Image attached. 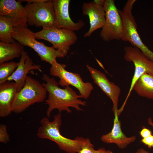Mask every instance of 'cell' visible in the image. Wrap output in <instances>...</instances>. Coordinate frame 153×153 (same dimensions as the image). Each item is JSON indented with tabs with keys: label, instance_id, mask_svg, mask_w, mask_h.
I'll return each instance as SVG.
<instances>
[{
	"label": "cell",
	"instance_id": "83f0119b",
	"mask_svg": "<svg viewBox=\"0 0 153 153\" xmlns=\"http://www.w3.org/2000/svg\"><path fill=\"white\" fill-rule=\"evenodd\" d=\"M94 2L98 5L103 6L105 0H94Z\"/></svg>",
	"mask_w": 153,
	"mask_h": 153
},
{
	"label": "cell",
	"instance_id": "30bf717a",
	"mask_svg": "<svg viewBox=\"0 0 153 153\" xmlns=\"http://www.w3.org/2000/svg\"><path fill=\"white\" fill-rule=\"evenodd\" d=\"M124 58L127 61L132 62L135 66V71L130 86L126 100L124 106L133 87L139 78L143 74L147 73L153 75V63L148 59L138 48L132 46H127L124 48Z\"/></svg>",
	"mask_w": 153,
	"mask_h": 153
},
{
	"label": "cell",
	"instance_id": "9c48e42d",
	"mask_svg": "<svg viewBox=\"0 0 153 153\" xmlns=\"http://www.w3.org/2000/svg\"><path fill=\"white\" fill-rule=\"evenodd\" d=\"M66 65L55 61L50 69V74L52 76L58 77L59 84L63 87L70 85L76 88L82 98L87 99L94 89L91 83L84 82L78 73L70 72L65 69Z\"/></svg>",
	"mask_w": 153,
	"mask_h": 153
},
{
	"label": "cell",
	"instance_id": "8fae6325",
	"mask_svg": "<svg viewBox=\"0 0 153 153\" xmlns=\"http://www.w3.org/2000/svg\"><path fill=\"white\" fill-rule=\"evenodd\" d=\"M52 1L55 14L54 27L74 31L80 30L84 26L82 20L75 23L71 18L69 12L70 0Z\"/></svg>",
	"mask_w": 153,
	"mask_h": 153
},
{
	"label": "cell",
	"instance_id": "3957f363",
	"mask_svg": "<svg viewBox=\"0 0 153 153\" xmlns=\"http://www.w3.org/2000/svg\"><path fill=\"white\" fill-rule=\"evenodd\" d=\"M12 33L13 38L23 46H27L33 49L37 54L42 61L51 65L56 61L57 58H63V53L53 46H46L36 39L34 32L27 27H14Z\"/></svg>",
	"mask_w": 153,
	"mask_h": 153
},
{
	"label": "cell",
	"instance_id": "7c38bea8",
	"mask_svg": "<svg viewBox=\"0 0 153 153\" xmlns=\"http://www.w3.org/2000/svg\"><path fill=\"white\" fill-rule=\"evenodd\" d=\"M94 83L111 100L113 104L112 110L114 115L118 114L119 97L121 93L120 88L114 83L110 82L103 72L86 65Z\"/></svg>",
	"mask_w": 153,
	"mask_h": 153
},
{
	"label": "cell",
	"instance_id": "603a6c76",
	"mask_svg": "<svg viewBox=\"0 0 153 153\" xmlns=\"http://www.w3.org/2000/svg\"><path fill=\"white\" fill-rule=\"evenodd\" d=\"M10 141V136L7 132V126L4 124L0 125V142L6 144Z\"/></svg>",
	"mask_w": 153,
	"mask_h": 153
},
{
	"label": "cell",
	"instance_id": "52a82bcc",
	"mask_svg": "<svg viewBox=\"0 0 153 153\" xmlns=\"http://www.w3.org/2000/svg\"><path fill=\"white\" fill-rule=\"evenodd\" d=\"M105 20L100 36L105 41L121 39L123 33L122 19L114 0H105L103 5Z\"/></svg>",
	"mask_w": 153,
	"mask_h": 153
},
{
	"label": "cell",
	"instance_id": "d6986e66",
	"mask_svg": "<svg viewBox=\"0 0 153 153\" xmlns=\"http://www.w3.org/2000/svg\"><path fill=\"white\" fill-rule=\"evenodd\" d=\"M24 50L19 42L7 43L0 42V64L21 56Z\"/></svg>",
	"mask_w": 153,
	"mask_h": 153
},
{
	"label": "cell",
	"instance_id": "ffe728a7",
	"mask_svg": "<svg viewBox=\"0 0 153 153\" xmlns=\"http://www.w3.org/2000/svg\"><path fill=\"white\" fill-rule=\"evenodd\" d=\"M14 31V26L11 18L8 16H0L1 42L7 43L15 42L12 36Z\"/></svg>",
	"mask_w": 153,
	"mask_h": 153
},
{
	"label": "cell",
	"instance_id": "cb8c5ba5",
	"mask_svg": "<svg viewBox=\"0 0 153 153\" xmlns=\"http://www.w3.org/2000/svg\"><path fill=\"white\" fill-rule=\"evenodd\" d=\"M141 142L149 148H153V135H152L146 137L142 138Z\"/></svg>",
	"mask_w": 153,
	"mask_h": 153
},
{
	"label": "cell",
	"instance_id": "5bb4252c",
	"mask_svg": "<svg viewBox=\"0 0 153 153\" xmlns=\"http://www.w3.org/2000/svg\"><path fill=\"white\" fill-rule=\"evenodd\" d=\"M82 9L83 15L88 17L90 24L84 37H89L96 30L103 27L105 20V11L103 6L98 5L94 1L84 3Z\"/></svg>",
	"mask_w": 153,
	"mask_h": 153
},
{
	"label": "cell",
	"instance_id": "8992f818",
	"mask_svg": "<svg viewBox=\"0 0 153 153\" xmlns=\"http://www.w3.org/2000/svg\"><path fill=\"white\" fill-rule=\"evenodd\" d=\"M25 7L29 26L42 27L43 28L54 27L55 14L52 0L27 3Z\"/></svg>",
	"mask_w": 153,
	"mask_h": 153
},
{
	"label": "cell",
	"instance_id": "e0dca14e",
	"mask_svg": "<svg viewBox=\"0 0 153 153\" xmlns=\"http://www.w3.org/2000/svg\"><path fill=\"white\" fill-rule=\"evenodd\" d=\"M18 92L15 82L7 81L0 84V116L5 117L12 112V106Z\"/></svg>",
	"mask_w": 153,
	"mask_h": 153
},
{
	"label": "cell",
	"instance_id": "2e32d148",
	"mask_svg": "<svg viewBox=\"0 0 153 153\" xmlns=\"http://www.w3.org/2000/svg\"><path fill=\"white\" fill-rule=\"evenodd\" d=\"M114 116L113 125L111 130L108 133L103 135L101 140L105 143L115 144L119 148L123 149L134 142L136 137L135 136L127 137L122 131L118 115L116 114Z\"/></svg>",
	"mask_w": 153,
	"mask_h": 153
},
{
	"label": "cell",
	"instance_id": "7402d4cb",
	"mask_svg": "<svg viewBox=\"0 0 153 153\" xmlns=\"http://www.w3.org/2000/svg\"><path fill=\"white\" fill-rule=\"evenodd\" d=\"M94 146L88 138H84L83 146L78 153H95Z\"/></svg>",
	"mask_w": 153,
	"mask_h": 153
},
{
	"label": "cell",
	"instance_id": "5b68a950",
	"mask_svg": "<svg viewBox=\"0 0 153 153\" xmlns=\"http://www.w3.org/2000/svg\"><path fill=\"white\" fill-rule=\"evenodd\" d=\"M135 0H128L122 10H119L123 25L121 40L129 42L132 46L139 49L153 63V52L142 41L137 30V24L132 10Z\"/></svg>",
	"mask_w": 153,
	"mask_h": 153
},
{
	"label": "cell",
	"instance_id": "d4e9b609",
	"mask_svg": "<svg viewBox=\"0 0 153 153\" xmlns=\"http://www.w3.org/2000/svg\"><path fill=\"white\" fill-rule=\"evenodd\" d=\"M139 133L142 138L146 137L152 135L150 130L144 127L140 131Z\"/></svg>",
	"mask_w": 153,
	"mask_h": 153
},
{
	"label": "cell",
	"instance_id": "ac0fdd59",
	"mask_svg": "<svg viewBox=\"0 0 153 153\" xmlns=\"http://www.w3.org/2000/svg\"><path fill=\"white\" fill-rule=\"evenodd\" d=\"M132 90L141 96L153 99V75L143 74L134 84Z\"/></svg>",
	"mask_w": 153,
	"mask_h": 153
},
{
	"label": "cell",
	"instance_id": "484cf974",
	"mask_svg": "<svg viewBox=\"0 0 153 153\" xmlns=\"http://www.w3.org/2000/svg\"><path fill=\"white\" fill-rule=\"evenodd\" d=\"M95 153H113L109 150H106L104 148H100L97 150H95Z\"/></svg>",
	"mask_w": 153,
	"mask_h": 153
},
{
	"label": "cell",
	"instance_id": "9a60e30c",
	"mask_svg": "<svg viewBox=\"0 0 153 153\" xmlns=\"http://www.w3.org/2000/svg\"><path fill=\"white\" fill-rule=\"evenodd\" d=\"M41 66L34 64L27 53L24 50L23 52L17 68L12 75L7 79V81L14 80L17 87L18 92L24 86L27 74L33 70L41 72Z\"/></svg>",
	"mask_w": 153,
	"mask_h": 153
},
{
	"label": "cell",
	"instance_id": "f1b7e54d",
	"mask_svg": "<svg viewBox=\"0 0 153 153\" xmlns=\"http://www.w3.org/2000/svg\"><path fill=\"white\" fill-rule=\"evenodd\" d=\"M134 153H149L148 151L143 148H141L138 149L137 151Z\"/></svg>",
	"mask_w": 153,
	"mask_h": 153
},
{
	"label": "cell",
	"instance_id": "4316f807",
	"mask_svg": "<svg viewBox=\"0 0 153 153\" xmlns=\"http://www.w3.org/2000/svg\"><path fill=\"white\" fill-rule=\"evenodd\" d=\"M22 3L23 2H27V3H36L41 2L44 1L46 0H19Z\"/></svg>",
	"mask_w": 153,
	"mask_h": 153
},
{
	"label": "cell",
	"instance_id": "277c9868",
	"mask_svg": "<svg viewBox=\"0 0 153 153\" xmlns=\"http://www.w3.org/2000/svg\"><path fill=\"white\" fill-rule=\"evenodd\" d=\"M47 92L42 84L27 75L24 86L17 92L14 101L12 112L20 113L33 104L42 102Z\"/></svg>",
	"mask_w": 153,
	"mask_h": 153
},
{
	"label": "cell",
	"instance_id": "f546056e",
	"mask_svg": "<svg viewBox=\"0 0 153 153\" xmlns=\"http://www.w3.org/2000/svg\"><path fill=\"white\" fill-rule=\"evenodd\" d=\"M148 124L150 125L153 129V123L151 118H149L147 120Z\"/></svg>",
	"mask_w": 153,
	"mask_h": 153
},
{
	"label": "cell",
	"instance_id": "6da1fadb",
	"mask_svg": "<svg viewBox=\"0 0 153 153\" xmlns=\"http://www.w3.org/2000/svg\"><path fill=\"white\" fill-rule=\"evenodd\" d=\"M42 79L46 82L42 84L48 93V98L45 101V104L48 106L46 112L48 118L54 109H57L59 113L64 110L69 113L72 112L70 107L79 111L82 110L80 105H87L86 101L79 99L82 98L81 96L78 95L69 86L65 87L64 89L60 88L59 83L45 74H43Z\"/></svg>",
	"mask_w": 153,
	"mask_h": 153
},
{
	"label": "cell",
	"instance_id": "4fadbf2b",
	"mask_svg": "<svg viewBox=\"0 0 153 153\" xmlns=\"http://www.w3.org/2000/svg\"><path fill=\"white\" fill-rule=\"evenodd\" d=\"M21 3L19 0H0V16L10 17L14 27H27L26 11Z\"/></svg>",
	"mask_w": 153,
	"mask_h": 153
},
{
	"label": "cell",
	"instance_id": "44dd1931",
	"mask_svg": "<svg viewBox=\"0 0 153 153\" xmlns=\"http://www.w3.org/2000/svg\"><path fill=\"white\" fill-rule=\"evenodd\" d=\"M18 64V62L11 61L0 64V84L7 81L17 68Z\"/></svg>",
	"mask_w": 153,
	"mask_h": 153
},
{
	"label": "cell",
	"instance_id": "7a4b0ae2",
	"mask_svg": "<svg viewBox=\"0 0 153 153\" xmlns=\"http://www.w3.org/2000/svg\"><path fill=\"white\" fill-rule=\"evenodd\" d=\"M48 117L41 120L37 136L39 138L48 139L54 142L61 150L68 153H78L82 147L84 138L77 137L74 139L67 138L61 135L60 128L62 125L61 113L55 115L50 121Z\"/></svg>",
	"mask_w": 153,
	"mask_h": 153
},
{
	"label": "cell",
	"instance_id": "ba28073f",
	"mask_svg": "<svg viewBox=\"0 0 153 153\" xmlns=\"http://www.w3.org/2000/svg\"><path fill=\"white\" fill-rule=\"evenodd\" d=\"M36 39L47 41L56 50L62 52L66 56L70 47L78 40L74 31L54 27L43 28L40 31L34 32Z\"/></svg>",
	"mask_w": 153,
	"mask_h": 153
}]
</instances>
